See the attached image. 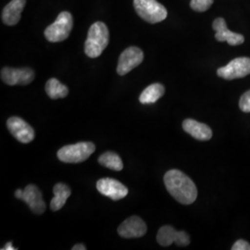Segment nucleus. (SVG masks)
Wrapping results in <instances>:
<instances>
[{"label":"nucleus","instance_id":"1","mask_svg":"<svg viewBox=\"0 0 250 250\" xmlns=\"http://www.w3.org/2000/svg\"><path fill=\"white\" fill-rule=\"evenodd\" d=\"M164 184L168 192L179 203L190 205L196 201L197 189L195 183L181 170H170L164 175Z\"/></svg>","mask_w":250,"mask_h":250},{"label":"nucleus","instance_id":"2","mask_svg":"<svg viewBox=\"0 0 250 250\" xmlns=\"http://www.w3.org/2000/svg\"><path fill=\"white\" fill-rule=\"evenodd\" d=\"M108 41L109 33L107 25L102 21H97L90 27L84 44V52L91 59H96L105 50Z\"/></svg>","mask_w":250,"mask_h":250},{"label":"nucleus","instance_id":"3","mask_svg":"<svg viewBox=\"0 0 250 250\" xmlns=\"http://www.w3.org/2000/svg\"><path fill=\"white\" fill-rule=\"evenodd\" d=\"M72 26L73 20L72 14L68 11H62L59 14L53 23L45 29V38L51 43L64 41L70 36Z\"/></svg>","mask_w":250,"mask_h":250},{"label":"nucleus","instance_id":"4","mask_svg":"<svg viewBox=\"0 0 250 250\" xmlns=\"http://www.w3.org/2000/svg\"><path fill=\"white\" fill-rule=\"evenodd\" d=\"M136 13L149 23H158L167 18L166 8L157 0H134Z\"/></svg>","mask_w":250,"mask_h":250},{"label":"nucleus","instance_id":"5","mask_svg":"<svg viewBox=\"0 0 250 250\" xmlns=\"http://www.w3.org/2000/svg\"><path fill=\"white\" fill-rule=\"evenodd\" d=\"M95 149L96 146L94 144L80 142L63 146L58 151L57 156L60 161L65 163H80L86 161L95 152Z\"/></svg>","mask_w":250,"mask_h":250},{"label":"nucleus","instance_id":"6","mask_svg":"<svg viewBox=\"0 0 250 250\" xmlns=\"http://www.w3.org/2000/svg\"><path fill=\"white\" fill-rule=\"evenodd\" d=\"M217 74L225 80H233L246 77L250 74V59L246 57L236 58L226 66L219 68Z\"/></svg>","mask_w":250,"mask_h":250},{"label":"nucleus","instance_id":"7","mask_svg":"<svg viewBox=\"0 0 250 250\" xmlns=\"http://www.w3.org/2000/svg\"><path fill=\"white\" fill-rule=\"evenodd\" d=\"M15 197L24 201L34 213L39 215L45 212L46 206L42 193L35 185H29L23 190H16Z\"/></svg>","mask_w":250,"mask_h":250},{"label":"nucleus","instance_id":"8","mask_svg":"<svg viewBox=\"0 0 250 250\" xmlns=\"http://www.w3.org/2000/svg\"><path fill=\"white\" fill-rule=\"evenodd\" d=\"M144 60L143 51L136 46L126 48L119 58L117 72L120 75H125L139 66Z\"/></svg>","mask_w":250,"mask_h":250},{"label":"nucleus","instance_id":"9","mask_svg":"<svg viewBox=\"0 0 250 250\" xmlns=\"http://www.w3.org/2000/svg\"><path fill=\"white\" fill-rule=\"evenodd\" d=\"M1 79L9 85H26L35 79V72L30 68L5 67L1 70Z\"/></svg>","mask_w":250,"mask_h":250},{"label":"nucleus","instance_id":"10","mask_svg":"<svg viewBox=\"0 0 250 250\" xmlns=\"http://www.w3.org/2000/svg\"><path fill=\"white\" fill-rule=\"evenodd\" d=\"M157 241L162 247H169L172 243L179 247H187L190 244V237L185 231H176L170 225H165L159 230Z\"/></svg>","mask_w":250,"mask_h":250},{"label":"nucleus","instance_id":"11","mask_svg":"<svg viewBox=\"0 0 250 250\" xmlns=\"http://www.w3.org/2000/svg\"><path fill=\"white\" fill-rule=\"evenodd\" d=\"M7 126L10 134L21 143H31L35 139V131L32 126L19 117L9 118Z\"/></svg>","mask_w":250,"mask_h":250},{"label":"nucleus","instance_id":"12","mask_svg":"<svg viewBox=\"0 0 250 250\" xmlns=\"http://www.w3.org/2000/svg\"><path fill=\"white\" fill-rule=\"evenodd\" d=\"M97 188L101 195L115 201L125 198L129 192L125 185L111 178L100 179L97 183Z\"/></svg>","mask_w":250,"mask_h":250},{"label":"nucleus","instance_id":"13","mask_svg":"<svg viewBox=\"0 0 250 250\" xmlns=\"http://www.w3.org/2000/svg\"><path fill=\"white\" fill-rule=\"evenodd\" d=\"M146 230V224L141 218L132 216L119 226L118 232L124 238H138L144 236Z\"/></svg>","mask_w":250,"mask_h":250},{"label":"nucleus","instance_id":"14","mask_svg":"<svg viewBox=\"0 0 250 250\" xmlns=\"http://www.w3.org/2000/svg\"><path fill=\"white\" fill-rule=\"evenodd\" d=\"M212 28L216 34L215 38L219 42H227L230 45H241L245 41V38L242 35L231 32L226 25V21L224 18H217L213 21Z\"/></svg>","mask_w":250,"mask_h":250},{"label":"nucleus","instance_id":"15","mask_svg":"<svg viewBox=\"0 0 250 250\" xmlns=\"http://www.w3.org/2000/svg\"><path fill=\"white\" fill-rule=\"evenodd\" d=\"M26 0H11L4 8L2 12V21L5 24L16 25L21 20V12L25 7Z\"/></svg>","mask_w":250,"mask_h":250},{"label":"nucleus","instance_id":"16","mask_svg":"<svg viewBox=\"0 0 250 250\" xmlns=\"http://www.w3.org/2000/svg\"><path fill=\"white\" fill-rule=\"evenodd\" d=\"M183 129L199 141H208L212 137L211 129L205 125L192 119H187L183 123Z\"/></svg>","mask_w":250,"mask_h":250},{"label":"nucleus","instance_id":"17","mask_svg":"<svg viewBox=\"0 0 250 250\" xmlns=\"http://www.w3.org/2000/svg\"><path fill=\"white\" fill-rule=\"evenodd\" d=\"M53 192L54 197L50 202V208L53 211H58L63 208L67 199L71 197L72 190L66 184L59 183L54 187Z\"/></svg>","mask_w":250,"mask_h":250},{"label":"nucleus","instance_id":"18","mask_svg":"<svg viewBox=\"0 0 250 250\" xmlns=\"http://www.w3.org/2000/svg\"><path fill=\"white\" fill-rule=\"evenodd\" d=\"M165 93V88L161 83H152L144 90L139 101L142 104H153L157 102Z\"/></svg>","mask_w":250,"mask_h":250},{"label":"nucleus","instance_id":"19","mask_svg":"<svg viewBox=\"0 0 250 250\" xmlns=\"http://www.w3.org/2000/svg\"><path fill=\"white\" fill-rule=\"evenodd\" d=\"M45 92L51 99H64L68 96L69 89L58 79L51 78L45 83Z\"/></svg>","mask_w":250,"mask_h":250},{"label":"nucleus","instance_id":"20","mask_svg":"<svg viewBox=\"0 0 250 250\" xmlns=\"http://www.w3.org/2000/svg\"><path fill=\"white\" fill-rule=\"evenodd\" d=\"M99 162L102 166L110 170L120 171L124 169V163L122 159L114 152L107 151L103 153L99 158Z\"/></svg>","mask_w":250,"mask_h":250},{"label":"nucleus","instance_id":"21","mask_svg":"<svg viewBox=\"0 0 250 250\" xmlns=\"http://www.w3.org/2000/svg\"><path fill=\"white\" fill-rule=\"evenodd\" d=\"M212 4L213 0H191L190 7L197 12H204L209 9Z\"/></svg>","mask_w":250,"mask_h":250},{"label":"nucleus","instance_id":"22","mask_svg":"<svg viewBox=\"0 0 250 250\" xmlns=\"http://www.w3.org/2000/svg\"><path fill=\"white\" fill-rule=\"evenodd\" d=\"M239 107L243 112H250V90L247 91L240 99Z\"/></svg>","mask_w":250,"mask_h":250},{"label":"nucleus","instance_id":"23","mask_svg":"<svg viewBox=\"0 0 250 250\" xmlns=\"http://www.w3.org/2000/svg\"><path fill=\"white\" fill-rule=\"evenodd\" d=\"M232 250H250V244L243 239L235 242L232 247Z\"/></svg>","mask_w":250,"mask_h":250},{"label":"nucleus","instance_id":"24","mask_svg":"<svg viewBox=\"0 0 250 250\" xmlns=\"http://www.w3.org/2000/svg\"><path fill=\"white\" fill-rule=\"evenodd\" d=\"M17 250V249H15V248H13L12 247V242H8L5 246H4V248H2V250Z\"/></svg>","mask_w":250,"mask_h":250},{"label":"nucleus","instance_id":"25","mask_svg":"<svg viewBox=\"0 0 250 250\" xmlns=\"http://www.w3.org/2000/svg\"><path fill=\"white\" fill-rule=\"evenodd\" d=\"M72 250H86V247L83 244H77L72 248Z\"/></svg>","mask_w":250,"mask_h":250}]
</instances>
